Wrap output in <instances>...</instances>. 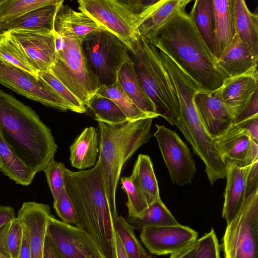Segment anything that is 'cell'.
<instances>
[{
    "label": "cell",
    "mask_w": 258,
    "mask_h": 258,
    "mask_svg": "<svg viewBox=\"0 0 258 258\" xmlns=\"http://www.w3.org/2000/svg\"><path fill=\"white\" fill-rule=\"evenodd\" d=\"M147 40L172 59L200 91L217 90L229 78L219 67L185 9L173 14Z\"/></svg>",
    "instance_id": "6da1fadb"
},
{
    "label": "cell",
    "mask_w": 258,
    "mask_h": 258,
    "mask_svg": "<svg viewBox=\"0 0 258 258\" xmlns=\"http://www.w3.org/2000/svg\"><path fill=\"white\" fill-rule=\"evenodd\" d=\"M65 188L77 211L79 229L86 233L103 258H117L114 217L107 198L102 163L88 170H63Z\"/></svg>",
    "instance_id": "7a4b0ae2"
},
{
    "label": "cell",
    "mask_w": 258,
    "mask_h": 258,
    "mask_svg": "<svg viewBox=\"0 0 258 258\" xmlns=\"http://www.w3.org/2000/svg\"><path fill=\"white\" fill-rule=\"evenodd\" d=\"M0 131L22 162L35 174L53 159L57 145L36 112L0 89Z\"/></svg>",
    "instance_id": "3957f363"
},
{
    "label": "cell",
    "mask_w": 258,
    "mask_h": 258,
    "mask_svg": "<svg viewBox=\"0 0 258 258\" xmlns=\"http://www.w3.org/2000/svg\"><path fill=\"white\" fill-rule=\"evenodd\" d=\"M154 118L148 117L110 125L98 122L99 155L102 167L105 189L114 217L118 214L116 191L120 175L125 163L152 137Z\"/></svg>",
    "instance_id": "277c9868"
},
{
    "label": "cell",
    "mask_w": 258,
    "mask_h": 258,
    "mask_svg": "<svg viewBox=\"0 0 258 258\" xmlns=\"http://www.w3.org/2000/svg\"><path fill=\"white\" fill-rule=\"evenodd\" d=\"M135 72L157 113L173 125L177 124L180 109L176 91L159 50L140 36L128 50Z\"/></svg>",
    "instance_id": "5b68a950"
},
{
    "label": "cell",
    "mask_w": 258,
    "mask_h": 258,
    "mask_svg": "<svg viewBox=\"0 0 258 258\" xmlns=\"http://www.w3.org/2000/svg\"><path fill=\"white\" fill-rule=\"evenodd\" d=\"M172 82L180 109L176 126L190 144L195 153L204 162L208 178L213 185L217 180L226 177V167L197 111L194 96L200 90L195 82L185 74L175 76Z\"/></svg>",
    "instance_id": "8992f818"
},
{
    "label": "cell",
    "mask_w": 258,
    "mask_h": 258,
    "mask_svg": "<svg viewBox=\"0 0 258 258\" xmlns=\"http://www.w3.org/2000/svg\"><path fill=\"white\" fill-rule=\"evenodd\" d=\"M55 59L49 71L86 107L100 85L86 58L83 40L54 30Z\"/></svg>",
    "instance_id": "52a82bcc"
},
{
    "label": "cell",
    "mask_w": 258,
    "mask_h": 258,
    "mask_svg": "<svg viewBox=\"0 0 258 258\" xmlns=\"http://www.w3.org/2000/svg\"><path fill=\"white\" fill-rule=\"evenodd\" d=\"M78 9L102 29L116 36L128 50L140 37L138 28L147 18L135 14L124 0H79Z\"/></svg>",
    "instance_id": "ba28073f"
},
{
    "label": "cell",
    "mask_w": 258,
    "mask_h": 258,
    "mask_svg": "<svg viewBox=\"0 0 258 258\" xmlns=\"http://www.w3.org/2000/svg\"><path fill=\"white\" fill-rule=\"evenodd\" d=\"M82 45L90 68L100 85L114 83L128 55L124 44L114 34L100 29L88 35Z\"/></svg>",
    "instance_id": "9c48e42d"
},
{
    "label": "cell",
    "mask_w": 258,
    "mask_h": 258,
    "mask_svg": "<svg viewBox=\"0 0 258 258\" xmlns=\"http://www.w3.org/2000/svg\"><path fill=\"white\" fill-rule=\"evenodd\" d=\"M221 246L224 258H258V189L227 224Z\"/></svg>",
    "instance_id": "30bf717a"
},
{
    "label": "cell",
    "mask_w": 258,
    "mask_h": 258,
    "mask_svg": "<svg viewBox=\"0 0 258 258\" xmlns=\"http://www.w3.org/2000/svg\"><path fill=\"white\" fill-rule=\"evenodd\" d=\"M0 84L17 93L62 111L75 108L39 77L0 59Z\"/></svg>",
    "instance_id": "8fae6325"
},
{
    "label": "cell",
    "mask_w": 258,
    "mask_h": 258,
    "mask_svg": "<svg viewBox=\"0 0 258 258\" xmlns=\"http://www.w3.org/2000/svg\"><path fill=\"white\" fill-rule=\"evenodd\" d=\"M155 126L154 136L172 183L179 186L191 183L197 170L189 149L176 132L162 125Z\"/></svg>",
    "instance_id": "7c38bea8"
},
{
    "label": "cell",
    "mask_w": 258,
    "mask_h": 258,
    "mask_svg": "<svg viewBox=\"0 0 258 258\" xmlns=\"http://www.w3.org/2000/svg\"><path fill=\"white\" fill-rule=\"evenodd\" d=\"M46 234L60 258H103L87 234L77 227L49 218Z\"/></svg>",
    "instance_id": "4fadbf2b"
},
{
    "label": "cell",
    "mask_w": 258,
    "mask_h": 258,
    "mask_svg": "<svg viewBox=\"0 0 258 258\" xmlns=\"http://www.w3.org/2000/svg\"><path fill=\"white\" fill-rule=\"evenodd\" d=\"M198 233L178 223L173 225L146 226L141 230V241L149 251L161 255L171 254L197 239Z\"/></svg>",
    "instance_id": "5bb4252c"
},
{
    "label": "cell",
    "mask_w": 258,
    "mask_h": 258,
    "mask_svg": "<svg viewBox=\"0 0 258 258\" xmlns=\"http://www.w3.org/2000/svg\"><path fill=\"white\" fill-rule=\"evenodd\" d=\"M6 32L9 38L28 58L38 72L49 70L55 59L54 31L49 34L24 30H13Z\"/></svg>",
    "instance_id": "9a60e30c"
},
{
    "label": "cell",
    "mask_w": 258,
    "mask_h": 258,
    "mask_svg": "<svg viewBox=\"0 0 258 258\" xmlns=\"http://www.w3.org/2000/svg\"><path fill=\"white\" fill-rule=\"evenodd\" d=\"M194 103L212 139L220 136L232 124V119L222 100L220 88L212 92L198 91L194 96Z\"/></svg>",
    "instance_id": "2e32d148"
},
{
    "label": "cell",
    "mask_w": 258,
    "mask_h": 258,
    "mask_svg": "<svg viewBox=\"0 0 258 258\" xmlns=\"http://www.w3.org/2000/svg\"><path fill=\"white\" fill-rule=\"evenodd\" d=\"M257 82V68L243 75L225 80L220 88L221 95L232 122L258 90Z\"/></svg>",
    "instance_id": "e0dca14e"
},
{
    "label": "cell",
    "mask_w": 258,
    "mask_h": 258,
    "mask_svg": "<svg viewBox=\"0 0 258 258\" xmlns=\"http://www.w3.org/2000/svg\"><path fill=\"white\" fill-rule=\"evenodd\" d=\"M50 207L35 202L23 203L17 218L26 226L29 236L30 258H43L44 243Z\"/></svg>",
    "instance_id": "ac0fdd59"
},
{
    "label": "cell",
    "mask_w": 258,
    "mask_h": 258,
    "mask_svg": "<svg viewBox=\"0 0 258 258\" xmlns=\"http://www.w3.org/2000/svg\"><path fill=\"white\" fill-rule=\"evenodd\" d=\"M213 140L215 149L226 167L230 164L245 167V161L252 141L246 131L231 124Z\"/></svg>",
    "instance_id": "d6986e66"
},
{
    "label": "cell",
    "mask_w": 258,
    "mask_h": 258,
    "mask_svg": "<svg viewBox=\"0 0 258 258\" xmlns=\"http://www.w3.org/2000/svg\"><path fill=\"white\" fill-rule=\"evenodd\" d=\"M250 165L240 167L230 164L226 166V186L222 217L227 224L236 215L245 199L246 179Z\"/></svg>",
    "instance_id": "ffe728a7"
},
{
    "label": "cell",
    "mask_w": 258,
    "mask_h": 258,
    "mask_svg": "<svg viewBox=\"0 0 258 258\" xmlns=\"http://www.w3.org/2000/svg\"><path fill=\"white\" fill-rule=\"evenodd\" d=\"M258 57L254 56L235 34L223 51L217 63L229 77L243 75L257 66Z\"/></svg>",
    "instance_id": "44dd1931"
},
{
    "label": "cell",
    "mask_w": 258,
    "mask_h": 258,
    "mask_svg": "<svg viewBox=\"0 0 258 258\" xmlns=\"http://www.w3.org/2000/svg\"><path fill=\"white\" fill-rule=\"evenodd\" d=\"M63 1L39 7L27 13L7 24L3 29L5 31L24 30L49 34L54 31L55 16Z\"/></svg>",
    "instance_id": "7402d4cb"
},
{
    "label": "cell",
    "mask_w": 258,
    "mask_h": 258,
    "mask_svg": "<svg viewBox=\"0 0 258 258\" xmlns=\"http://www.w3.org/2000/svg\"><path fill=\"white\" fill-rule=\"evenodd\" d=\"M215 11L214 55L217 60L235 34L233 0H213Z\"/></svg>",
    "instance_id": "603a6c76"
},
{
    "label": "cell",
    "mask_w": 258,
    "mask_h": 258,
    "mask_svg": "<svg viewBox=\"0 0 258 258\" xmlns=\"http://www.w3.org/2000/svg\"><path fill=\"white\" fill-rule=\"evenodd\" d=\"M70 151L72 166L81 170L94 167L99 151L97 129L86 127L70 146Z\"/></svg>",
    "instance_id": "cb8c5ba5"
},
{
    "label": "cell",
    "mask_w": 258,
    "mask_h": 258,
    "mask_svg": "<svg viewBox=\"0 0 258 258\" xmlns=\"http://www.w3.org/2000/svg\"><path fill=\"white\" fill-rule=\"evenodd\" d=\"M236 34L251 53L258 57V16L248 9L244 0H233Z\"/></svg>",
    "instance_id": "d4e9b609"
},
{
    "label": "cell",
    "mask_w": 258,
    "mask_h": 258,
    "mask_svg": "<svg viewBox=\"0 0 258 258\" xmlns=\"http://www.w3.org/2000/svg\"><path fill=\"white\" fill-rule=\"evenodd\" d=\"M117 79L125 93L140 110L156 117L159 116L140 83L129 53L119 70Z\"/></svg>",
    "instance_id": "484cf974"
},
{
    "label": "cell",
    "mask_w": 258,
    "mask_h": 258,
    "mask_svg": "<svg viewBox=\"0 0 258 258\" xmlns=\"http://www.w3.org/2000/svg\"><path fill=\"white\" fill-rule=\"evenodd\" d=\"M101 29L96 22L84 12H78L63 3L55 16L54 30L71 33L83 40L93 32Z\"/></svg>",
    "instance_id": "4316f807"
},
{
    "label": "cell",
    "mask_w": 258,
    "mask_h": 258,
    "mask_svg": "<svg viewBox=\"0 0 258 258\" xmlns=\"http://www.w3.org/2000/svg\"><path fill=\"white\" fill-rule=\"evenodd\" d=\"M130 177L145 198L148 206L160 199L158 181L148 155H139Z\"/></svg>",
    "instance_id": "83f0119b"
},
{
    "label": "cell",
    "mask_w": 258,
    "mask_h": 258,
    "mask_svg": "<svg viewBox=\"0 0 258 258\" xmlns=\"http://www.w3.org/2000/svg\"><path fill=\"white\" fill-rule=\"evenodd\" d=\"M0 169L17 184H30L35 174L16 155L3 138L0 131Z\"/></svg>",
    "instance_id": "f1b7e54d"
},
{
    "label": "cell",
    "mask_w": 258,
    "mask_h": 258,
    "mask_svg": "<svg viewBox=\"0 0 258 258\" xmlns=\"http://www.w3.org/2000/svg\"><path fill=\"white\" fill-rule=\"evenodd\" d=\"M202 38L214 55L215 11L213 0H197L189 14Z\"/></svg>",
    "instance_id": "f546056e"
},
{
    "label": "cell",
    "mask_w": 258,
    "mask_h": 258,
    "mask_svg": "<svg viewBox=\"0 0 258 258\" xmlns=\"http://www.w3.org/2000/svg\"><path fill=\"white\" fill-rule=\"evenodd\" d=\"M190 2V0H164L162 4L139 27V35L147 39L173 14L185 9Z\"/></svg>",
    "instance_id": "4dcf8cb0"
},
{
    "label": "cell",
    "mask_w": 258,
    "mask_h": 258,
    "mask_svg": "<svg viewBox=\"0 0 258 258\" xmlns=\"http://www.w3.org/2000/svg\"><path fill=\"white\" fill-rule=\"evenodd\" d=\"M126 221L135 229L142 230L146 226L173 225L179 223L161 199L149 205L140 216L128 217Z\"/></svg>",
    "instance_id": "1f68e13d"
},
{
    "label": "cell",
    "mask_w": 258,
    "mask_h": 258,
    "mask_svg": "<svg viewBox=\"0 0 258 258\" xmlns=\"http://www.w3.org/2000/svg\"><path fill=\"white\" fill-rule=\"evenodd\" d=\"M96 94L113 101L124 112L129 121L148 117L156 118L154 115L143 112L134 104L123 90L117 78L116 81L111 85H101Z\"/></svg>",
    "instance_id": "d6a6232c"
},
{
    "label": "cell",
    "mask_w": 258,
    "mask_h": 258,
    "mask_svg": "<svg viewBox=\"0 0 258 258\" xmlns=\"http://www.w3.org/2000/svg\"><path fill=\"white\" fill-rule=\"evenodd\" d=\"M87 107L93 112L95 119L98 122L116 125L129 121L116 104L111 99L104 96L95 94Z\"/></svg>",
    "instance_id": "836d02e7"
},
{
    "label": "cell",
    "mask_w": 258,
    "mask_h": 258,
    "mask_svg": "<svg viewBox=\"0 0 258 258\" xmlns=\"http://www.w3.org/2000/svg\"><path fill=\"white\" fill-rule=\"evenodd\" d=\"M59 0H4L0 5V27L3 28L9 23L30 11Z\"/></svg>",
    "instance_id": "e575fe53"
},
{
    "label": "cell",
    "mask_w": 258,
    "mask_h": 258,
    "mask_svg": "<svg viewBox=\"0 0 258 258\" xmlns=\"http://www.w3.org/2000/svg\"><path fill=\"white\" fill-rule=\"evenodd\" d=\"M0 59L38 77V71L20 47L9 38L6 31L0 35Z\"/></svg>",
    "instance_id": "d590c367"
},
{
    "label": "cell",
    "mask_w": 258,
    "mask_h": 258,
    "mask_svg": "<svg viewBox=\"0 0 258 258\" xmlns=\"http://www.w3.org/2000/svg\"><path fill=\"white\" fill-rule=\"evenodd\" d=\"M115 229L129 258H139L143 247L135 234L134 228L122 216H118Z\"/></svg>",
    "instance_id": "8d00e7d4"
},
{
    "label": "cell",
    "mask_w": 258,
    "mask_h": 258,
    "mask_svg": "<svg viewBox=\"0 0 258 258\" xmlns=\"http://www.w3.org/2000/svg\"><path fill=\"white\" fill-rule=\"evenodd\" d=\"M120 179L121 188L127 197L126 206L128 217L141 216L149 206L145 198L134 184L130 177H122Z\"/></svg>",
    "instance_id": "74e56055"
},
{
    "label": "cell",
    "mask_w": 258,
    "mask_h": 258,
    "mask_svg": "<svg viewBox=\"0 0 258 258\" xmlns=\"http://www.w3.org/2000/svg\"><path fill=\"white\" fill-rule=\"evenodd\" d=\"M38 77L69 102L75 108L76 112L83 113L86 111V106L49 71L38 72Z\"/></svg>",
    "instance_id": "f35d334b"
},
{
    "label": "cell",
    "mask_w": 258,
    "mask_h": 258,
    "mask_svg": "<svg viewBox=\"0 0 258 258\" xmlns=\"http://www.w3.org/2000/svg\"><path fill=\"white\" fill-rule=\"evenodd\" d=\"M53 208L61 221L78 227L79 218L74 206L64 187L53 201Z\"/></svg>",
    "instance_id": "ab89813d"
},
{
    "label": "cell",
    "mask_w": 258,
    "mask_h": 258,
    "mask_svg": "<svg viewBox=\"0 0 258 258\" xmlns=\"http://www.w3.org/2000/svg\"><path fill=\"white\" fill-rule=\"evenodd\" d=\"M64 164L52 160L43 170L52 195L53 201L57 198L60 191L64 187Z\"/></svg>",
    "instance_id": "60d3db41"
},
{
    "label": "cell",
    "mask_w": 258,
    "mask_h": 258,
    "mask_svg": "<svg viewBox=\"0 0 258 258\" xmlns=\"http://www.w3.org/2000/svg\"><path fill=\"white\" fill-rule=\"evenodd\" d=\"M198 240V247L193 258H220V245L213 228Z\"/></svg>",
    "instance_id": "b9f144b4"
},
{
    "label": "cell",
    "mask_w": 258,
    "mask_h": 258,
    "mask_svg": "<svg viewBox=\"0 0 258 258\" xmlns=\"http://www.w3.org/2000/svg\"><path fill=\"white\" fill-rule=\"evenodd\" d=\"M22 239V224L16 217L10 222L6 245L9 256L18 258Z\"/></svg>",
    "instance_id": "7bdbcfd3"
},
{
    "label": "cell",
    "mask_w": 258,
    "mask_h": 258,
    "mask_svg": "<svg viewBox=\"0 0 258 258\" xmlns=\"http://www.w3.org/2000/svg\"><path fill=\"white\" fill-rule=\"evenodd\" d=\"M258 91L255 92L241 113L233 121L232 124H238L247 119L258 116Z\"/></svg>",
    "instance_id": "ee69618b"
},
{
    "label": "cell",
    "mask_w": 258,
    "mask_h": 258,
    "mask_svg": "<svg viewBox=\"0 0 258 258\" xmlns=\"http://www.w3.org/2000/svg\"><path fill=\"white\" fill-rule=\"evenodd\" d=\"M258 189V160L250 165L246 179L245 199Z\"/></svg>",
    "instance_id": "f6af8a7d"
},
{
    "label": "cell",
    "mask_w": 258,
    "mask_h": 258,
    "mask_svg": "<svg viewBox=\"0 0 258 258\" xmlns=\"http://www.w3.org/2000/svg\"><path fill=\"white\" fill-rule=\"evenodd\" d=\"M235 125L246 131L251 140L258 144V116L247 119Z\"/></svg>",
    "instance_id": "bcb514c9"
},
{
    "label": "cell",
    "mask_w": 258,
    "mask_h": 258,
    "mask_svg": "<svg viewBox=\"0 0 258 258\" xmlns=\"http://www.w3.org/2000/svg\"><path fill=\"white\" fill-rule=\"evenodd\" d=\"M198 244V239L182 248L170 254L169 258H193Z\"/></svg>",
    "instance_id": "7dc6e473"
},
{
    "label": "cell",
    "mask_w": 258,
    "mask_h": 258,
    "mask_svg": "<svg viewBox=\"0 0 258 258\" xmlns=\"http://www.w3.org/2000/svg\"><path fill=\"white\" fill-rule=\"evenodd\" d=\"M22 224V239L18 258H30L29 236L26 226Z\"/></svg>",
    "instance_id": "c3c4849f"
},
{
    "label": "cell",
    "mask_w": 258,
    "mask_h": 258,
    "mask_svg": "<svg viewBox=\"0 0 258 258\" xmlns=\"http://www.w3.org/2000/svg\"><path fill=\"white\" fill-rule=\"evenodd\" d=\"M16 217L13 208L0 206V226L10 223Z\"/></svg>",
    "instance_id": "681fc988"
},
{
    "label": "cell",
    "mask_w": 258,
    "mask_h": 258,
    "mask_svg": "<svg viewBox=\"0 0 258 258\" xmlns=\"http://www.w3.org/2000/svg\"><path fill=\"white\" fill-rule=\"evenodd\" d=\"M43 258H60L47 234L44 240Z\"/></svg>",
    "instance_id": "f907efd6"
},
{
    "label": "cell",
    "mask_w": 258,
    "mask_h": 258,
    "mask_svg": "<svg viewBox=\"0 0 258 258\" xmlns=\"http://www.w3.org/2000/svg\"><path fill=\"white\" fill-rule=\"evenodd\" d=\"M258 160V144L252 140L245 161V166H249Z\"/></svg>",
    "instance_id": "816d5d0a"
},
{
    "label": "cell",
    "mask_w": 258,
    "mask_h": 258,
    "mask_svg": "<svg viewBox=\"0 0 258 258\" xmlns=\"http://www.w3.org/2000/svg\"><path fill=\"white\" fill-rule=\"evenodd\" d=\"M116 249L117 258H129L117 233L116 234Z\"/></svg>",
    "instance_id": "f5cc1de1"
},
{
    "label": "cell",
    "mask_w": 258,
    "mask_h": 258,
    "mask_svg": "<svg viewBox=\"0 0 258 258\" xmlns=\"http://www.w3.org/2000/svg\"><path fill=\"white\" fill-rule=\"evenodd\" d=\"M9 228V227L0 234V255H5L8 256H9V255L7 249L6 240Z\"/></svg>",
    "instance_id": "db71d44e"
},
{
    "label": "cell",
    "mask_w": 258,
    "mask_h": 258,
    "mask_svg": "<svg viewBox=\"0 0 258 258\" xmlns=\"http://www.w3.org/2000/svg\"><path fill=\"white\" fill-rule=\"evenodd\" d=\"M139 258H154L151 255L148 254L142 247L139 252Z\"/></svg>",
    "instance_id": "11a10c76"
},
{
    "label": "cell",
    "mask_w": 258,
    "mask_h": 258,
    "mask_svg": "<svg viewBox=\"0 0 258 258\" xmlns=\"http://www.w3.org/2000/svg\"><path fill=\"white\" fill-rule=\"evenodd\" d=\"M10 223L0 226V234H2L5 230H6L10 226Z\"/></svg>",
    "instance_id": "9f6ffc18"
},
{
    "label": "cell",
    "mask_w": 258,
    "mask_h": 258,
    "mask_svg": "<svg viewBox=\"0 0 258 258\" xmlns=\"http://www.w3.org/2000/svg\"><path fill=\"white\" fill-rule=\"evenodd\" d=\"M5 31H4L3 29H2L1 28V27H0V35L3 34L4 33H5Z\"/></svg>",
    "instance_id": "6f0895ef"
},
{
    "label": "cell",
    "mask_w": 258,
    "mask_h": 258,
    "mask_svg": "<svg viewBox=\"0 0 258 258\" xmlns=\"http://www.w3.org/2000/svg\"><path fill=\"white\" fill-rule=\"evenodd\" d=\"M0 258H12L5 255H0Z\"/></svg>",
    "instance_id": "680465c9"
},
{
    "label": "cell",
    "mask_w": 258,
    "mask_h": 258,
    "mask_svg": "<svg viewBox=\"0 0 258 258\" xmlns=\"http://www.w3.org/2000/svg\"><path fill=\"white\" fill-rule=\"evenodd\" d=\"M87 258H95V257L94 256H88L87 257Z\"/></svg>",
    "instance_id": "91938a15"
},
{
    "label": "cell",
    "mask_w": 258,
    "mask_h": 258,
    "mask_svg": "<svg viewBox=\"0 0 258 258\" xmlns=\"http://www.w3.org/2000/svg\"><path fill=\"white\" fill-rule=\"evenodd\" d=\"M4 1V0H0V5Z\"/></svg>",
    "instance_id": "94428289"
}]
</instances>
